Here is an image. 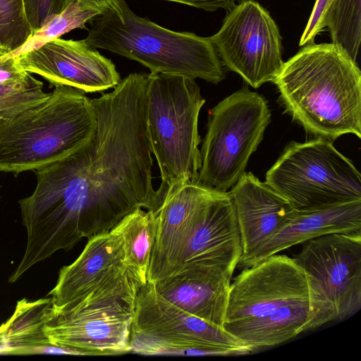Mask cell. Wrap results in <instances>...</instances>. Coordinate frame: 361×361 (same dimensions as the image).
<instances>
[{
    "instance_id": "7",
    "label": "cell",
    "mask_w": 361,
    "mask_h": 361,
    "mask_svg": "<svg viewBox=\"0 0 361 361\" xmlns=\"http://www.w3.org/2000/svg\"><path fill=\"white\" fill-rule=\"evenodd\" d=\"M130 353L145 355H242L255 350L224 327L188 313L163 298L152 283L139 288Z\"/></svg>"
},
{
    "instance_id": "14",
    "label": "cell",
    "mask_w": 361,
    "mask_h": 361,
    "mask_svg": "<svg viewBox=\"0 0 361 361\" xmlns=\"http://www.w3.org/2000/svg\"><path fill=\"white\" fill-rule=\"evenodd\" d=\"M25 71L46 79L51 85H67L85 93L114 88L120 75L111 60L82 40L56 39L16 56Z\"/></svg>"
},
{
    "instance_id": "6",
    "label": "cell",
    "mask_w": 361,
    "mask_h": 361,
    "mask_svg": "<svg viewBox=\"0 0 361 361\" xmlns=\"http://www.w3.org/2000/svg\"><path fill=\"white\" fill-rule=\"evenodd\" d=\"M204 102L192 78L147 74V130L161 174L159 189L165 193L184 183H198V118Z\"/></svg>"
},
{
    "instance_id": "30",
    "label": "cell",
    "mask_w": 361,
    "mask_h": 361,
    "mask_svg": "<svg viewBox=\"0 0 361 361\" xmlns=\"http://www.w3.org/2000/svg\"><path fill=\"white\" fill-rule=\"evenodd\" d=\"M72 1H78L83 8L100 14L109 10L118 11L119 8L118 0H66V6Z\"/></svg>"
},
{
    "instance_id": "15",
    "label": "cell",
    "mask_w": 361,
    "mask_h": 361,
    "mask_svg": "<svg viewBox=\"0 0 361 361\" xmlns=\"http://www.w3.org/2000/svg\"><path fill=\"white\" fill-rule=\"evenodd\" d=\"M361 233V200L322 208L294 209L274 233L252 252L242 255L240 269L255 265L297 244L330 233Z\"/></svg>"
},
{
    "instance_id": "5",
    "label": "cell",
    "mask_w": 361,
    "mask_h": 361,
    "mask_svg": "<svg viewBox=\"0 0 361 361\" xmlns=\"http://www.w3.org/2000/svg\"><path fill=\"white\" fill-rule=\"evenodd\" d=\"M141 285L126 269L63 305L53 304L45 324L49 341L78 355L130 353V328Z\"/></svg>"
},
{
    "instance_id": "13",
    "label": "cell",
    "mask_w": 361,
    "mask_h": 361,
    "mask_svg": "<svg viewBox=\"0 0 361 361\" xmlns=\"http://www.w3.org/2000/svg\"><path fill=\"white\" fill-rule=\"evenodd\" d=\"M241 254L240 232L228 192L206 187L173 274L214 266L235 270Z\"/></svg>"
},
{
    "instance_id": "16",
    "label": "cell",
    "mask_w": 361,
    "mask_h": 361,
    "mask_svg": "<svg viewBox=\"0 0 361 361\" xmlns=\"http://www.w3.org/2000/svg\"><path fill=\"white\" fill-rule=\"evenodd\" d=\"M205 188L199 183L188 182L167 190L156 212V235L147 281L155 283L174 272Z\"/></svg>"
},
{
    "instance_id": "2",
    "label": "cell",
    "mask_w": 361,
    "mask_h": 361,
    "mask_svg": "<svg viewBox=\"0 0 361 361\" xmlns=\"http://www.w3.org/2000/svg\"><path fill=\"white\" fill-rule=\"evenodd\" d=\"M284 62L273 82L286 111L315 137H361V72L334 43L307 44Z\"/></svg>"
},
{
    "instance_id": "9",
    "label": "cell",
    "mask_w": 361,
    "mask_h": 361,
    "mask_svg": "<svg viewBox=\"0 0 361 361\" xmlns=\"http://www.w3.org/2000/svg\"><path fill=\"white\" fill-rule=\"evenodd\" d=\"M200 149L198 183L228 191L245 171L271 121L265 98L247 88L211 109Z\"/></svg>"
},
{
    "instance_id": "12",
    "label": "cell",
    "mask_w": 361,
    "mask_h": 361,
    "mask_svg": "<svg viewBox=\"0 0 361 361\" xmlns=\"http://www.w3.org/2000/svg\"><path fill=\"white\" fill-rule=\"evenodd\" d=\"M308 297L305 274L294 259L273 255L242 269L231 283L224 328L235 336L281 307Z\"/></svg>"
},
{
    "instance_id": "3",
    "label": "cell",
    "mask_w": 361,
    "mask_h": 361,
    "mask_svg": "<svg viewBox=\"0 0 361 361\" xmlns=\"http://www.w3.org/2000/svg\"><path fill=\"white\" fill-rule=\"evenodd\" d=\"M118 2V11L109 10L90 20L84 39L90 47L136 61L150 73L181 75L214 84L225 79L210 37L161 27L135 14L125 0Z\"/></svg>"
},
{
    "instance_id": "23",
    "label": "cell",
    "mask_w": 361,
    "mask_h": 361,
    "mask_svg": "<svg viewBox=\"0 0 361 361\" xmlns=\"http://www.w3.org/2000/svg\"><path fill=\"white\" fill-rule=\"evenodd\" d=\"M100 13L98 11L83 8L78 1H72L57 15L53 16L39 30L20 47L7 54L8 58L33 51L46 43L59 38L72 30L87 29L85 23Z\"/></svg>"
},
{
    "instance_id": "21",
    "label": "cell",
    "mask_w": 361,
    "mask_h": 361,
    "mask_svg": "<svg viewBox=\"0 0 361 361\" xmlns=\"http://www.w3.org/2000/svg\"><path fill=\"white\" fill-rule=\"evenodd\" d=\"M125 245L126 264L143 285L147 274L156 235V212L137 209L116 226Z\"/></svg>"
},
{
    "instance_id": "10",
    "label": "cell",
    "mask_w": 361,
    "mask_h": 361,
    "mask_svg": "<svg viewBox=\"0 0 361 361\" xmlns=\"http://www.w3.org/2000/svg\"><path fill=\"white\" fill-rule=\"evenodd\" d=\"M305 274L310 318L305 331L351 317L361 308V233H330L303 243L293 257Z\"/></svg>"
},
{
    "instance_id": "28",
    "label": "cell",
    "mask_w": 361,
    "mask_h": 361,
    "mask_svg": "<svg viewBox=\"0 0 361 361\" xmlns=\"http://www.w3.org/2000/svg\"><path fill=\"white\" fill-rule=\"evenodd\" d=\"M29 74L18 64L16 57L0 56V83L20 80Z\"/></svg>"
},
{
    "instance_id": "1",
    "label": "cell",
    "mask_w": 361,
    "mask_h": 361,
    "mask_svg": "<svg viewBox=\"0 0 361 361\" xmlns=\"http://www.w3.org/2000/svg\"><path fill=\"white\" fill-rule=\"evenodd\" d=\"M147 74L130 73L110 93L92 99L97 126L71 154L35 171L30 207L50 232L80 240L109 231L137 209L160 207L152 185L147 123Z\"/></svg>"
},
{
    "instance_id": "19",
    "label": "cell",
    "mask_w": 361,
    "mask_h": 361,
    "mask_svg": "<svg viewBox=\"0 0 361 361\" xmlns=\"http://www.w3.org/2000/svg\"><path fill=\"white\" fill-rule=\"evenodd\" d=\"M126 269L124 242L114 226L88 238L78 257L60 269L56 283L47 296H51L54 305H63Z\"/></svg>"
},
{
    "instance_id": "27",
    "label": "cell",
    "mask_w": 361,
    "mask_h": 361,
    "mask_svg": "<svg viewBox=\"0 0 361 361\" xmlns=\"http://www.w3.org/2000/svg\"><path fill=\"white\" fill-rule=\"evenodd\" d=\"M331 0H316L310 19L300 37L299 45L312 43L317 35L324 28V20Z\"/></svg>"
},
{
    "instance_id": "18",
    "label": "cell",
    "mask_w": 361,
    "mask_h": 361,
    "mask_svg": "<svg viewBox=\"0 0 361 361\" xmlns=\"http://www.w3.org/2000/svg\"><path fill=\"white\" fill-rule=\"evenodd\" d=\"M231 188L228 193L240 232L242 256L266 241L295 209L251 172L245 171Z\"/></svg>"
},
{
    "instance_id": "31",
    "label": "cell",
    "mask_w": 361,
    "mask_h": 361,
    "mask_svg": "<svg viewBox=\"0 0 361 361\" xmlns=\"http://www.w3.org/2000/svg\"><path fill=\"white\" fill-rule=\"evenodd\" d=\"M0 199H1V195H0Z\"/></svg>"
},
{
    "instance_id": "4",
    "label": "cell",
    "mask_w": 361,
    "mask_h": 361,
    "mask_svg": "<svg viewBox=\"0 0 361 361\" xmlns=\"http://www.w3.org/2000/svg\"><path fill=\"white\" fill-rule=\"evenodd\" d=\"M92 99L78 89L55 85L47 100L0 119V172L35 171L74 152L92 136Z\"/></svg>"
},
{
    "instance_id": "24",
    "label": "cell",
    "mask_w": 361,
    "mask_h": 361,
    "mask_svg": "<svg viewBox=\"0 0 361 361\" xmlns=\"http://www.w3.org/2000/svg\"><path fill=\"white\" fill-rule=\"evenodd\" d=\"M50 93L30 73L20 80L0 83V118L14 116L47 100Z\"/></svg>"
},
{
    "instance_id": "32",
    "label": "cell",
    "mask_w": 361,
    "mask_h": 361,
    "mask_svg": "<svg viewBox=\"0 0 361 361\" xmlns=\"http://www.w3.org/2000/svg\"><path fill=\"white\" fill-rule=\"evenodd\" d=\"M1 119V118H0Z\"/></svg>"
},
{
    "instance_id": "29",
    "label": "cell",
    "mask_w": 361,
    "mask_h": 361,
    "mask_svg": "<svg viewBox=\"0 0 361 361\" xmlns=\"http://www.w3.org/2000/svg\"><path fill=\"white\" fill-rule=\"evenodd\" d=\"M190 6L206 11H215L223 8L227 12L235 5L237 0H165Z\"/></svg>"
},
{
    "instance_id": "8",
    "label": "cell",
    "mask_w": 361,
    "mask_h": 361,
    "mask_svg": "<svg viewBox=\"0 0 361 361\" xmlns=\"http://www.w3.org/2000/svg\"><path fill=\"white\" fill-rule=\"evenodd\" d=\"M265 182L298 210L361 200L359 171L324 138L288 143Z\"/></svg>"
},
{
    "instance_id": "22",
    "label": "cell",
    "mask_w": 361,
    "mask_h": 361,
    "mask_svg": "<svg viewBox=\"0 0 361 361\" xmlns=\"http://www.w3.org/2000/svg\"><path fill=\"white\" fill-rule=\"evenodd\" d=\"M324 25L332 43L341 46L357 62L361 40V0H331Z\"/></svg>"
},
{
    "instance_id": "25",
    "label": "cell",
    "mask_w": 361,
    "mask_h": 361,
    "mask_svg": "<svg viewBox=\"0 0 361 361\" xmlns=\"http://www.w3.org/2000/svg\"><path fill=\"white\" fill-rule=\"evenodd\" d=\"M32 34L23 0H0V56L20 47Z\"/></svg>"
},
{
    "instance_id": "17",
    "label": "cell",
    "mask_w": 361,
    "mask_h": 361,
    "mask_svg": "<svg viewBox=\"0 0 361 361\" xmlns=\"http://www.w3.org/2000/svg\"><path fill=\"white\" fill-rule=\"evenodd\" d=\"M233 271L225 267H200L178 271L152 283L176 307L224 327Z\"/></svg>"
},
{
    "instance_id": "20",
    "label": "cell",
    "mask_w": 361,
    "mask_h": 361,
    "mask_svg": "<svg viewBox=\"0 0 361 361\" xmlns=\"http://www.w3.org/2000/svg\"><path fill=\"white\" fill-rule=\"evenodd\" d=\"M50 298L17 302L11 317L0 326V355H77L53 345L45 333V324L53 307Z\"/></svg>"
},
{
    "instance_id": "26",
    "label": "cell",
    "mask_w": 361,
    "mask_h": 361,
    "mask_svg": "<svg viewBox=\"0 0 361 361\" xmlns=\"http://www.w3.org/2000/svg\"><path fill=\"white\" fill-rule=\"evenodd\" d=\"M25 13L32 32L39 30L66 7V0H23Z\"/></svg>"
},
{
    "instance_id": "11",
    "label": "cell",
    "mask_w": 361,
    "mask_h": 361,
    "mask_svg": "<svg viewBox=\"0 0 361 361\" xmlns=\"http://www.w3.org/2000/svg\"><path fill=\"white\" fill-rule=\"evenodd\" d=\"M210 39L222 65L254 88L273 82L284 63L279 27L253 0L241 1L228 11Z\"/></svg>"
}]
</instances>
